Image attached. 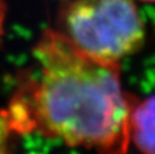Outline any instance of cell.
<instances>
[{"label": "cell", "instance_id": "6da1fadb", "mask_svg": "<svg viewBox=\"0 0 155 154\" xmlns=\"http://www.w3.org/2000/svg\"><path fill=\"white\" fill-rule=\"evenodd\" d=\"M33 67L5 109L15 133L39 135L98 154H126L131 96L120 64L96 59L56 28L45 29Z\"/></svg>", "mask_w": 155, "mask_h": 154}, {"label": "cell", "instance_id": "7a4b0ae2", "mask_svg": "<svg viewBox=\"0 0 155 154\" xmlns=\"http://www.w3.org/2000/svg\"><path fill=\"white\" fill-rule=\"evenodd\" d=\"M56 28L84 53L113 64L137 53L145 24L133 0H65Z\"/></svg>", "mask_w": 155, "mask_h": 154}, {"label": "cell", "instance_id": "3957f363", "mask_svg": "<svg viewBox=\"0 0 155 154\" xmlns=\"http://www.w3.org/2000/svg\"><path fill=\"white\" fill-rule=\"evenodd\" d=\"M130 144L142 154H155V95L131 98L128 116Z\"/></svg>", "mask_w": 155, "mask_h": 154}, {"label": "cell", "instance_id": "277c9868", "mask_svg": "<svg viewBox=\"0 0 155 154\" xmlns=\"http://www.w3.org/2000/svg\"><path fill=\"white\" fill-rule=\"evenodd\" d=\"M13 130L5 109H0V154H10V141Z\"/></svg>", "mask_w": 155, "mask_h": 154}, {"label": "cell", "instance_id": "5b68a950", "mask_svg": "<svg viewBox=\"0 0 155 154\" xmlns=\"http://www.w3.org/2000/svg\"><path fill=\"white\" fill-rule=\"evenodd\" d=\"M5 18H6V5L4 0H0V39L4 33V25H5Z\"/></svg>", "mask_w": 155, "mask_h": 154}, {"label": "cell", "instance_id": "8992f818", "mask_svg": "<svg viewBox=\"0 0 155 154\" xmlns=\"http://www.w3.org/2000/svg\"><path fill=\"white\" fill-rule=\"evenodd\" d=\"M142 2H145V4H155V0H139Z\"/></svg>", "mask_w": 155, "mask_h": 154}]
</instances>
